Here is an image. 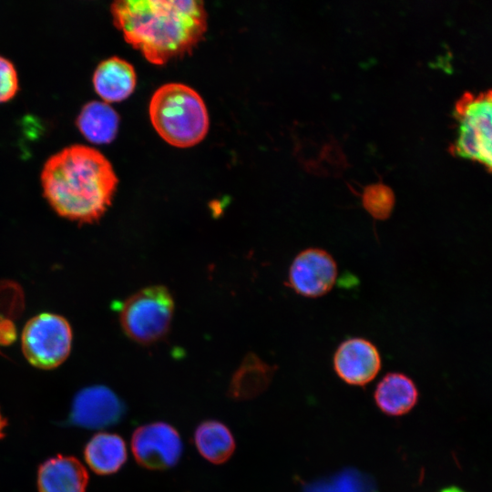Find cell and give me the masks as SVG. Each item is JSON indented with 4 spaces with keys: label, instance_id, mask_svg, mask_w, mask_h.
<instances>
[{
    "label": "cell",
    "instance_id": "ba28073f",
    "mask_svg": "<svg viewBox=\"0 0 492 492\" xmlns=\"http://www.w3.org/2000/svg\"><path fill=\"white\" fill-rule=\"evenodd\" d=\"M179 432L164 422L149 423L132 434L131 448L138 465L150 470H165L177 465L182 455Z\"/></svg>",
    "mask_w": 492,
    "mask_h": 492
},
{
    "label": "cell",
    "instance_id": "5b68a950",
    "mask_svg": "<svg viewBox=\"0 0 492 492\" xmlns=\"http://www.w3.org/2000/svg\"><path fill=\"white\" fill-rule=\"evenodd\" d=\"M174 313L169 291L160 285L144 288L122 304L119 322L127 336L143 344L161 339L168 333Z\"/></svg>",
    "mask_w": 492,
    "mask_h": 492
},
{
    "label": "cell",
    "instance_id": "8fae6325",
    "mask_svg": "<svg viewBox=\"0 0 492 492\" xmlns=\"http://www.w3.org/2000/svg\"><path fill=\"white\" fill-rule=\"evenodd\" d=\"M87 483L86 468L73 456L50 458L38 470L39 492H86Z\"/></svg>",
    "mask_w": 492,
    "mask_h": 492
},
{
    "label": "cell",
    "instance_id": "4fadbf2b",
    "mask_svg": "<svg viewBox=\"0 0 492 492\" xmlns=\"http://www.w3.org/2000/svg\"><path fill=\"white\" fill-rule=\"evenodd\" d=\"M417 398L418 391L415 383L401 373L385 374L374 392L378 407L390 415H401L409 412Z\"/></svg>",
    "mask_w": 492,
    "mask_h": 492
},
{
    "label": "cell",
    "instance_id": "7c38bea8",
    "mask_svg": "<svg viewBox=\"0 0 492 492\" xmlns=\"http://www.w3.org/2000/svg\"><path fill=\"white\" fill-rule=\"evenodd\" d=\"M136 82L133 66L118 56L100 62L93 75L94 88L106 103L120 102L128 97Z\"/></svg>",
    "mask_w": 492,
    "mask_h": 492
},
{
    "label": "cell",
    "instance_id": "52a82bcc",
    "mask_svg": "<svg viewBox=\"0 0 492 492\" xmlns=\"http://www.w3.org/2000/svg\"><path fill=\"white\" fill-rule=\"evenodd\" d=\"M337 275L338 266L333 255L324 249L310 247L292 259L286 285L302 297L316 299L332 291Z\"/></svg>",
    "mask_w": 492,
    "mask_h": 492
},
{
    "label": "cell",
    "instance_id": "9c48e42d",
    "mask_svg": "<svg viewBox=\"0 0 492 492\" xmlns=\"http://www.w3.org/2000/svg\"><path fill=\"white\" fill-rule=\"evenodd\" d=\"M124 402L108 387L93 385L75 396L70 423L88 429H99L119 423L124 417Z\"/></svg>",
    "mask_w": 492,
    "mask_h": 492
},
{
    "label": "cell",
    "instance_id": "5bb4252c",
    "mask_svg": "<svg viewBox=\"0 0 492 492\" xmlns=\"http://www.w3.org/2000/svg\"><path fill=\"white\" fill-rule=\"evenodd\" d=\"M84 456L89 467L98 475L118 472L128 457L123 438L117 434L106 432L95 435L87 442Z\"/></svg>",
    "mask_w": 492,
    "mask_h": 492
},
{
    "label": "cell",
    "instance_id": "44dd1931",
    "mask_svg": "<svg viewBox=\"0 0 492 492\" xmlns=\"http://www.w3.org/2000/svg\"><path fill=\"white\" fill-rule=\"evenodd\" d=\"M440 492H465L459 487H449L442 489Z\"/></svg>",
    "mask_w": 492,
    "mask_h": 492
},
{
    "label": "cell",
    "instance_id": "6da1fadb",
    "mask_svg": "<svg viewBox=\"0 0 492 492\" xmlns=\"http://www.w3.org/2000/svg\"><path fill=\"white\" fill-rule=\"evenodd\" d=\"M110 12L125 40L154 65L190 53L207 30L198 0H118Z\"/></svg>",
    "mask_w": 492,
    "mask_h": 492
},
{
    "label": "cell",
    "instance_id": "277c9868",
    "mask_svg": "<svg viewBox=\"0 0 492 492\" xmlns=\"http://www.w3.org/2000/svg\"><path fill=\"white\" fill-rule=\"evenodd\" d=\"M456 136L450 151L492 171V89L466 92L454 108Z\"/></svg>",
    "mask_w": 492,
    "mask_h": 492
},
{
    "label": "cell",
    "instance_id": "ffe728a7",
    "mask_svg": "<svg viewBox=\"0 0 492 492\" xmlns=\"http://www.w3.org/2000/svg\"><path fill=\"white\" fill-rule=\"evenodd\" d=\"M6 425V421L5 419L2 416L1 413H0V438H2L4 436V428Z\"/></svg>",
    "mask_w": 492,
    "mask_h": 492
},
{
    "label": "cell",
    "instance_id": "3957f363",
    "mask_svg": "<svg viewBox=\"0 0 492 492\" xmlns=\"http://www.w3.org/2000/svg\"><path fill=\"white\" fill-rule=\"evenodd\" d=\"M149 112L157 133L174 147H192L209 130V114L203 99L197 91L181 83L159 87L151 97Z\"/></svg>",
    "mask_w": 492,
    "mask_h": 492
},
{
    "label": "cell",
    "instance_id": "d6986e66",
    "mask_svg": "<svg viewBox=\"0 0 492 492\" xmlns=\"http://www.w3.org/2000/svg\"><path fill=\"white\" fill-rule=\"evenodd\" d=\"M18 89V77L14 64L0 56V102L9 100Z\"/></svg>",
    "mask_w": 492,
    "mask_h": 492
},
{
    "label": "cell",
    "instance_id": "e0dca14e",
    "mask_svg": "<svg viewBox=\"0 0 492 492\" xmlns=\"http://www.w3.org/2000/svg\"><path fill=\"white\" fill-rule=\"evenodd\" d=\"M272 372L270 365L255 354H250L233 374L228 395L234 400L253 397L268 384Z\"/></svg>",
    "mask_w": 492,
    "mask_h": 492
},
{
    "label": "cell",
    "instance_id": "7a4b0ae2",
    "mask_svg": "<svg viewBox=\"0 0 492 492\" xmlns=\"http://www.w3.org/2000/svg\"><path fill=\"white\" fill-rule=\"evenodd\" d=\"M40 178L44 196L55 211L83 223L102 217L118 182L110 161L99 150L79 144L50 156Z\"/></svg>",
    "mask_w": 492,
    "mask_h": 492
},
{
    "label": "cell",
    "instance_id": "30bf717a",
    "mask_svg": "<svg viewBox=\"0 0 492 492\" xmlns=\"http://www.w3.org/2000/svg\"><path fill=\"white\" fill-rule=\"evenodd\" d=\"M337 375L352 385H364L375 378L382 361L380 353L370 340L351 337L343 341L333 357Z\"/></svg>",
    "mask_w": 492,
    "mask_h": 492
},
{
    "label": "cell",
    "instance_id": "9a60e30c",
    "mask_svg": "<svg viewBox=\"0 0 492 492\" xmlns=\"http://www.w3.org/2000/svg\"><path fill=\"white\" fill-rule=\"evenodd\" d=\"M76 123L90 142L107 144L118 134L119 117L108 103L90 101L83 106Z\"/></svg>",
    "mask_w": 492,
    "mask_h": 492
},
{
    "label": "cell",
    "instance_id": "2e32d148",
    "mask_svg": "<svg viewBox=\"0 0 492 492\" xmlns=\"http://www.w3.org/2000/svg\"><path fill=\"white\" fill-rule=\"evenodd\" d=\"M194 442L199 453L215 465L225 463L235 450V440L231 430L217 420L200 423L194 432Z\"/></svg>",
    "mask_w": 492,
    "mask_h": 492
},
{
    "label": "cell",
    "instance_id": "8992f818",
    "mask_svg": "<svg viewBox=\"0 0 492 492\" xmlns=\"http://www.w3.org/2000/svg\"><path fill=\"white\" fill-rule=\"evenodd\" d=\"M72 331L67 321L44 313L31 318L22 333V350L27 361L41 369L60 365L69 355Z\"/></svg>",
    "mask_w": 492,
    "mask_h": 492
},
{
    "label": "cell",
    "instance_id": "ac0fdd59",
    "mask_svg": "<svg viewBox=\"0 0 492 492\" xmlns=\"http://www.w3.org/2000/svg\"><path fill=\"white\" fill-rule=\"evenodd\" d=\"M361 201L374 220L384 221L390 218L394 210L395 197L389 186L377 182L364 188Z\"/></svg>",
    "mask_w": 492,
    "mask_h": 492
}]
</instances>
